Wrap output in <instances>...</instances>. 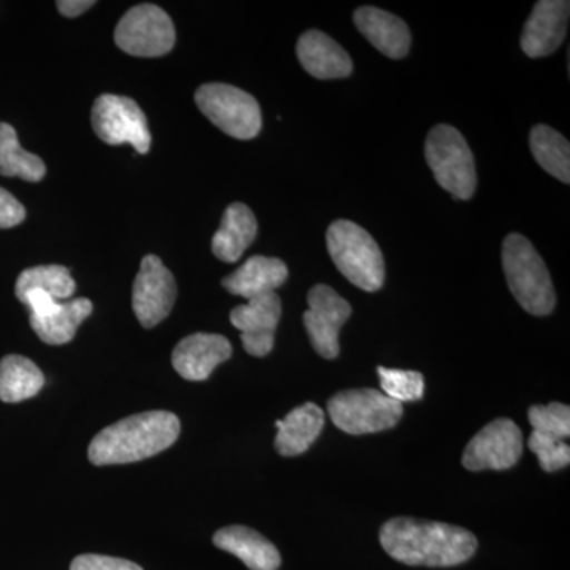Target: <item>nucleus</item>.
Listing matches in <instances>:
<instances>
[{
    "label": "nucleus",
    "mask_w": 570,
    "mask_h": 570,
    "mask_svg": "<svg viewBox=\"0 0 570 570\" xmlns=\"http://www.w3.org/2000/svg\"><path fill=\"white\" fill-rule=\"evenodd\" d=\"M381 543L393 560L422 568H452L474 557L479 542L471 531L453 524L407 519L389 520Z\"/></svg>",
    "instance_id": "f257e3e1"
},
{
    "label": "nucleus",
    "mask_w": 570,
    "mask_h": 570,
    "mask_svg": "<svg viewBox=\"0 0 570 570\" xmlns=\"http://www.w3.org/2000/svg\"><path fill=\"white\" fill-rule=\"evenodd\" d=\"M176 281L157 255H146L135 277L132 306L145 328L159 325L174 309Z\"/></svg>",
    "instance_id": "ddd939ff"
},
{
    "label": "nucleus",
    "mask_w": 570,
    "mask_h": 570,
    "mask_svg": "<svg viewBox=\"0 0 570 570\" xmlns=\"http://www.w3.org/2000/svg\"><path fill=\"white\" fill-rule=\"evenodd\" d=\"M45 174L43 160L21 148L17 130L10 124L0 122V175L39 183Z\"/></svg>",
    "instance_id": "b1692460"
},
{
    "label": "nucleus",
    "mask_w": 570,
    "mask_h": 570,
    "mask_svg": "<svg viewBox=\"0 0 570 570\" xmlns=\"http://www.w3.org/2000/svg\"><path fill=\"white\" fill-rule=\"evenodd\" d=\"M91 119L97 137L107 145H130L138 154L151 148L145 112L129 97L104 94L94 104Z\"/></svg>",
    "instance_id": "1a4fd4ad"
},
{
    "label": "nucleus",
    "mask_w": 570,
    "mask_h": 570,
    "mask_svg": "<svg viewBox=\"0 0 570 570\" xmlns=\"http://www.w3.org/2000/svg\"><path fill=\"white\" fill-rule=\"evenodd\" d=\"M309 309L303 316L309 343L326 360L340 355V332L352 316V307L332 287L317 284L307 294Z\"/></svg>",
    "instance_id": "f8f14e48"
},
{
    "label": "nucleus",
    "mask_w": 570,
    "mask_h": 570,
    "mask_svg": "<svg viewBox=\"0 0 570 570\" xmlns=\"http://www.w3.org/2000/svg\"><path fill=\"white\" fill-rule=\"evenodd\" d=\"M425 157L442 189L460 200H469L474 195L478 189L474 156L455 127L449 124L433 127L426 137Z\"/></svg>",
    "instance_id": "39448f33"
},
{
    "label": "nucleus",
    "mask_w": 570,
    "mask_h": 570,
    "mask_svg": "<svg viewBox=\"0 0 570 570\" xmlns=\"http://www.w3.org/2000/svg\"><path fill=\"white\" fill-rule=\"evenodd\" d=\"M531 426L547 436L568 439L570 436V409L568 404L550 403L549 406H532L528 412Z\"/></svg>",
    "instance_id": "cd10ccee"
},
{
    "label": "nucleus",
    "mask_w": 570,
    "mask_h": 570,
    "mask_svg": "<svg viewBox=\"0 0 570 570\" xmlns=\"http://www.w3.org/2000/svg\"><path fill=\"white\" fill-rule=\"evenodd\" d=\"M528 448L538 456L540 468L546 472H557L569 466L570 448L562 439L532 431L528 439Z\"/></svg>",
    "instance_id": "c85d7f7f"
},
{
    "label": "nucleus",
    "mask_w": 570,
    "mask_h": 570,
    "mask_svg": "<svg viewBox=\"0 0 570 570\" xmlns=\"http://www.w3.org/2000/svg\"><path fill=\"white\" fill-rule=\"evenodd\" d=\"M568 0H540L521 33V50L530 58H546L561 47L569 26Z\"/></svg>",
    "instance_id": "2eb2a0df"
},
{
    "label": "nucleus",
    "mask_w": 570,
    "mask_h": 570,
    "mask_svg": "<svg viewBox=\"0 0 570 570\" xmlns=\"http://www.w3.org/2000/svg\"><path fill=\"white\" fill-rule=\"evenodd\" d=\"M296 55L303 69L317 80H340L354 70L346 50L321 31L303 33L296 43Z\"/></svg>",
    "instance_id": "f3484780"
},
{
    "label": "nucleus",
    "mask_w": 570,
    "mask_h": 570,
    "mask_svg": "<svg viewBox=\"0 0 570 570\" xmlns=\"http://www.w3.org/2000/svg\"><path fill=\"white\" fill-rule=\"evenodd\" d=\"M258 225L249 206L234 204L225 209L223 223L213 238V253L225 264H235L257 236Z\"/></svg>",
    "instance_id": "4be33fe9"
},
{
    "label": "nucleus",
    "mask_w": 570,
    "mask_h": 570,
    "mask_svg": "<svg viewBox=\"0 0 570 570\" xmlns=\"http://www.w3.org/2000/svg\"><path fill=\"white\" fill-rule=\"evenodd\" d=\"M287 277L288 269L283 261L254 255L232 275L224 277L223 285L232 295L243 296L249 302L257 296L272 294Z\"/></svg>",
    "instance_id": "6ab92c4d"
},
{
    "label": "nucleus",
    "mask_w": 570,
    "mask_h": 570,
    "mask_svg": "<svg viewBox=\"0 0 570 570\" xmlns=\"http://www.w3.org/2000/svg\"><path fill=\"white\" fill-rule=\"evenodd\" d=\"M326 247L333 264L355 287L377 292L384 285V255L365 228L351 220H335L326 230Z\"/></svg>",
    "instance_id": "20e7f679"
},
{
    "label": "nucleus",
    "mask_w": 570,
    "mask_h": 570,
    "mask_svg": "<svg viewBox=\"0 0 570 570\" xmlns=\"http://www.w3.org/2000/svg\"><path fill=\"white\" fill-rule=\"evenodd\" d=\"M214 546L239 558L250 570H277L279 550L261 532L246 527H227L214 534Z\"/></svg>",
    "instance_id": "aec40b11"
},
{
    "label": "nucleus",
    "mask_w": 570,
    "mask_h": 570,
    "mask_svg": "<svg viewBox=\"0 0 570 570\" xmlns=\"http://www.w3.org/2000/svg\"><path fill=\"white\" fill-rule=\"evenodd\" d=\"M75 288H77V284L66 266L41 265L21 273L17 285H14V294L18 299H21L29 292L40 291L59 302V299L70 298L75 294Z\"/></svg>",
    "instance_id": "a878e982"
},
{
    "label": "nucleus",
    "mask_w": 570,
    "mask_h": 570,
    "mask_svg": "<svg viewBox=\"0 0 570 570\" xmlns=\"http://www.w3.org/2000/svg\"><path fill=\"white\" fill-rule=\"evenodd\" d=\"M230 341L213 333H195L179 341L171 355L176 373L186 381H206L220 363L232 356Z\"/></svg>",
    "instance_id": "dca6fc26"
},
{
    "label": "nucleus",
    "mask_w": 570,
    "mask_h": 570,
    "mask_svg": "<svg viewBox=\"0 0 570 570\" xmlns=\"http://www.w3.org/2000/svg\"><path fill=\"white\" fill-rule=\"evenodd\" d=\"M175 40V26L170 17L153 3H141L127 11L115 31L116 45L137 58L167 55L174 50Z\"/></svg>",
    "instance_id": "6e6552de"
},
{
    "label": "nucleus",
    "mask_w": 570,
    "mask_h": 570,
    "mask_svg": "<svg viewBox=\"0 0 570 570\" xmlns=\"http://www.w3.org/2000/svg\"><path fill=\"white\" fill-rule=\"evenodd\" d=\"M523 433L510 419H497L469 441L463 453L468 471H505L523 455Z\"/></svg>",
    "instance_id": "9b49d317"
},
{
    "label": "nucleus",
    "mask_w": 570,
    "mask_h": 570,
    "mask_svg": "<svg viewBox=\"0 0 570 570\" xmlns=\"http://www.w3.org/2000/svg\"><path fill=\"white\" fill-rule=\"evenodd\" d=\"M502 266L510 292L527 313L532 316L553 313L557 294L549 268L530 239L510 234L502 245Z\"/></svg>",
    "instance_id": "7ed1b4c3"
},
{
    "label": "nucleus",
    "mask_w": 570,
    "mask_h": 570,
    "mask_svg": "<svg viewBox=\"0 0 570 570\" xmlns=\"http://www.w3.org/2000/svg\"><path fill=\"white\" fill-rule=\"evenodd\" d=\"M377 376L382 393L396 403H412V401L422 400L425 395V379L417 371L379 366Z\"/></svg>",
    "instance_id": "bb28decb"
},
{
    "label": "nucleus",
    "mask_w": 570,
    "mask_h": 570,
    "mask_svg": "<svg viewBox=\"0 0 570 570\" xmlns=\"http://www.w3.org/2000/svg\"><path fill=\"white\" fill-rule=\"evenodd\" d=\"M24 217V206L9 190L0 187V228H11L14 225H20Z\"/></svg>",
    "instance_id": "7c9ffc66"
},
{
    "label": "nucleus",
    "mask_w": 570,
    "mask_h": 570,
    "mask_svg": "<svg viewBox=\"0 0 570 570\" xmlns=\"http://www.w3.org/2000/svg\"><path fill=\"white\" fill-rule=\"evenodd\" d=\"M283 316V305L276 292L249 299L230 313L232 325L242 332L247 354L266 356L275 347L277 324Z\"/></svg>",
    "instance_id": "4468645a"
},
{
    "label": "nucleus",
    "mask_w": 570,
    "mask_h": 570,
    "mask_svg": "<svg viewBox=\"0 0 570 570\" xmlns=\"http://www.w3.org/2000/svg\"><path fill=\"white\" fill-rule=\"evenodd\" d=\"M530 145L535 163L560 181L570 183V145L549 126L539 124L531 130Z\"/></svg>",
    "instance_id": "393cba45"
},
{
    "label": "nucleus",
    "mask_w": 570,
    "mask_h": 570,
    "mask_svg": "<svg viewBox=\"0 0 570 570\" xmlns=\"http://www.w3.org/2000/svg\"><path fill=\"white\" fill-rule=\"evenodd\" d=\"M45 376L40 367L21 355H7L0 360V401L21 403L43 389Z\"/></svg>",
    "instance_id": "5701e85b"
},
{
    "label": "nucleus",
    "mask_w": 570,
    "mask_h": 570,
    "mask_svg": "<svg viewBox=\"0 0 570 570\" xmlns=\"http://www.w3.org/2000/svg\"><path fill=\"white\" fill-rule=\"evenodd\" d=\"M31 311V326L37 336L50 346L70 343L78 326L92 314V303L88 298H75L59 303L58 299L32 291L20 299Z\"/></svg>",
    "instance_id": "9d476101"
},
{
    "label": "nucleus",
    "mask_w": 570,
    "mask_h": 570,
    "mask_svg": "<svg viewBox=\"0 0 570 570\" xmlns=\"http://www.w3.org/2000/svg\"><path fill=\"white\" fill-rule=\"evenodd\" d=\"M181 433V422L167 411L130 415L100 431L89 444V461L96 466L135 463L171 448Z\"/></svg>",
    "instance_id": "f03ea898"
},
{
    "label": "nucleus",
    "mask_w": 570,
    "mask_h": 570,
    "mask_svg": "<svg viewBox=\"0 0 570 570\" xmlns=\"http://www.w3.org/2000/svg\"><path fill=\"white\" fill-rule=\"evenodd\" d=\"M326 409L332 422L352 436L390 430L404 412L403 404L374 389L344 390L328 401Z\"/></svg>",
    "instance_id": "423d86ee"
},
{
    "label": "nucleus",
    "mask_w": 570,
    "mask_h": 570,
    "mask_svg": "<svg viewBox=\"0 0 570 570\" xmlns=\"http://www.w3.org/2000/svg\"><path fill=\"white\" fill-rule=\"evenodd\" d=\"M70 570H142L140 566L122 558L104 554H81L71 561Z\"/></svg>",
    "instance_id": "c756f323"
},
{
    "label": "nucleus",
    "mask_w": 570,
    "mask_h": 570,
    "mask_svg": "<svg viewBox=\"0 0 570 570\" xmlns=\"http://www.w3.org/2000/svg\"><path fill=\"white\" fill-rule=\"evenodd\" d=\"M356 29L390 59H403L411 48V32L406 22L389 11L362 7L355 11Z\"/></svg>",
    "instance_id": "a211bd4d"
},
{
    "label": "nucleus",
    "mask_w": 570,
    "mask_h": 570,
    "mask_svg": "<svg viewBox=\"0 0 570 570\" xmlns=\"http://www.w3.org/2000/svg\"><path fill=\"white\" fill-rule=\"evenodd\" d=\"M94 3L96 2H91V0H59L56 6H58L63 17L77 18L85 13L86 10L91 9Z\"/></svg>",
    "instance_id": "2f4dec72"
},
{
    "label": "nucleus",
    "mask_w": 570,
    "mask_h": 570,
    "mask_svg": "<svg viewBox=\"0 0 570 570\" xmlns=\"http://www.w3.org/2000/svg\"><path fill=\"white\" fill-rule=\"evenodd\" d=\"M275 448L283 456H296L305 453L325 426V414L317 404L305 403L295 407L284 420H277Z\"/></svg>",
    "instance_id": "412c9836"
},
{
    "label": "nucleus",
    "mask_w": 570,
    "mask_h": 570,
    "mask_svg": "<svg viewBox=\"0 0 570 570\" xmlns=\"http://www.w3.org/2000/svg\"><path fill=\"white\" fill-rule=\"evenodd\" d=\"M195 102L214 126L230 137L250 140L261 134V105L243 89L209 82L195 92Z\"/></svg>",
    "instance_id": "0eeeda50"
}]
</instances>
